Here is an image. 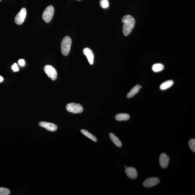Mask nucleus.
<instances>
[{
  "label": "nucleus",
  "mask_w": 195,
  "mask_h": 195,
  "mask_svg": "<svg viewBox=\"0 0 195 195\" xmlns=\"http://www.w3.org/2000/svg\"><path fill=\"white\" fill-rule=\"evenodd\" d=\"M122 22L123 24V30L124 34L126 36H128L135 26V20L132 16L127 15L124 16L122 18Z\"/></svg>",
  "instance_id": "1"
},
{
  "label": "nucleus",
  "mask_w": 195,
  "mask_h": 195,
  "mask_svg": "<svg viewBox=\"0 0 195 195\" xmlns=\"http://www.w3.org/2000/svg\"><path fill=\"white\" fill-rule=\"evenodd\" d=\"M72 40L69 36H66L63 38L61 45L62 53L64 56L68 55L71 46Z\"/></svg>",
  "instance_id": "2"
},
{
  "label": "nucleus",
  "mask_w": 195,
  "mask_h": 195,
  "mask_svg": "<svg viewBox=\"0 0 195 195\" xmlns=\"http://www.w3.org/2000/svg\"><path fill=\"white\" fill-rule=\"evenodd\" d=\"M54 13V9L53 6L50 5L46 7L42 15L43 19L47 23L51 21Z\"/></svg>",
  "instance_id": "3"
},
{
  "label": "nucleus",
  "mask_w": 195,
  "mask_h": 195,
  "mask_svg": "<svg viewBox=\"0 0 195 195\" xmlns=\"http://www.w3.org/2000/svg\"><path fill=\"white\" fill-rule=\"evenodd\" d=\"M66 109L69 112L74 113H81L83 111L82 105L74 103H70L67 105Z\"/></svg>",
  "instance_id": "4"
},
{
  "label": "nucleus",
  "mask_w": 195,
  "mask_h": 195,
  "mask_svg": "<svg viewBox=\"0 0 195 195\" xmlns=\"http://www.w3.org/2000/svg\"><path fill=\"white\" fill-rule=\"evenodd\" d=\"M44 72L49 78L52 80H55L57 78V72L53 67L49 65H47L44 67Z\"/></svg>",
  "instance_id": "5"
},
{
  "label": "nucleus",
  "mask_w": 195,
  "mask_h": 195,
  "mask_svg": "<svg viewBox=\"0 0 195 195\" xmlns=\"http://www.w3.org/2000/svg\"><path fill=\"white\" fill-rule=\"evenodd\" d=\"M26 16V10L25 8H23L15 16V23L18 25H21L23 23Z\"/></svg>",
  "instance_id": "6"
},
{
  "label": "nucleus",
  "mask_w": 195,
  "mask_h": 195,
  "mask_svg": "<svg viewBox=\"0 0 195 195\" xmlns=\"http://www.w3.org/2000/svg\"><path fill=\"white\" fill-rule=\"evenodd\" d=\"M159 178L156 177H152L147 179L143 183V185L146 188H150L157 185L159 183Z\"/></svg>",
  "instance_id": "7"
},
{
  "label": "nucleus",
  "mask_w": 195,
  "mask_h": 195,
  "mask_svg": "<svg viewBox=\"0 0 195 195\" xmlns=\"http://www.w3.org/2000/svg\"><path fill=\"white\" fill-rule=\"evenodd\" d=\"M169 156L164 153L160 154L159 158V163L161 167L165 169L167 167L170 161Z\"/></svg>",
  "instance_id": "8"
},
{
  "label": "nucleus",
  "mask_w": 195,
  "mask_h": 195,
  "mask_svg": "<svg viewBox=\"0 0 195 195\" xmlns=\"http://www.w3.org/2000/svg\"><path fill=\"white\" fill-rule=\"evenodd\" d=\"M39 124L40 126L50 131H55L58 129L57 126L54 124L52 123L46 122L45 121H41L40 122Z\"/></svg>",
  "instance_id": "9"
},
{
  "label": "nucleus",
  "mask_w": 195,
  "mask_h": 195,
  "mask_svg": "<svg viewBox=\"0 0 195 195\" xmlns=\"http://www.w3.org/2000/svg\"><path fill=\"white\" fill-rule=\"evenodd\" d=\"M83 52L88 59L89 64L93 65L94 63V55L92 51L90 48H86L83 50Z\"/></svg>",
  "instance_id": "10"
},
{
  "label": "nucleus",
  "mask_w": 195,
  "mask_h": 195,
  "mask_svg": "<svg viewBox=\"0 0 195 195\" xmlns=\"http://www.w3.org/2000/svg\"><path fill=\"white\" fill-rule=\"evenodd\" d=\"M125 172L128 177L133 179L137 178L138 176L137 172L135 168L132 166L127 167L126 168Z\"/></svg>",
  "instance_id": "11"
},
{
  "label": "nucleus",
  "mask_w": 195,
  "mask_h": 195,
  "mask_svg": "<svg viewBox=\"0 0 195 195\" xmlns=\"http://www.w3.org/2000/svg\"><path fill=\"white\" fill-rule=\"evenodd\" d=\"M141 88V86L139 85H136L127 94V97L128 98H131L135 96L136 94L139 92L140 89Z\"/></svg>",
  "instance_id": "12"
},
{
  "label": "nucleus",
  "mask_w": 195,
  "mask_h": 195,
  "mask_svg": "<svg viewBox=\"0 0 195 195\" xmlns=\"http://www.w3.org/2000/svg\"><path fill=\"white\" fill-rule=\"evenodd\" d=\"M109 136L111 141L113 142V143L115 144L116 146L119 147H121L122 143L121 142L118 138L117 137V136H116L114 134L111 133L109 134Z\"/></svg>",
  "instance_id": "13"
},
{
  "label": "nucleus",
  "mask_w": 195,
  "mask_h": 195,
  "mask_svg": "<svg viewBox=\"0 0 195 195\" xmlns=\"http://www.w3.org/2000/svg\"><path fill=\"white\" fill-rule=\"evenodd\" d=\"M130 118V116L127 113H121L116 115L115 119L117 121H126Z\"/></svg>",
  "instance_id": "14"
},
{
  "label": "nucleus",
  "mask_w": 195,
  "mask_h": 195,
  "mask_svg": "<svg viewBox=\"0 0 195 195\" xmlns=\"http://www.w3.org/2000/svg\"><path fill=\"white\" fill-rule=\"evenodd\" d=\"M174 81L169 80L165 81L160 85V88L161 90H165L171 87L174 84Z\"/></svg>",
  "instance_id": "15"
},
{
  "label": "nucleus",
  "mask_w": 195,
  "mask_h": 195,
  "mask_svg": "<svg viewBox=\"0 0 195 195\" xmlns=\"http://www.w3.org/2000/svg\"><path fill=\"white\" fill-rule=\"evenodd\" d=\"M81 133L84 135L85 136L88 137L89 139L93 140L94 142L97 141V139L95 136H93L88 131L85 129H82L81 130Z\"/></svg>",
  "instance_id": "16"
},
{
  "label": "nucleus",
  "mask_w": 195,
  "mask_h": 195,
  "mask_svg": "<svg viewBox=\"0 0 195 195\" xmlns=\"http://www.w3.org/2000/svg\"><path fill=\"white\" fill-rule=\"evenodd\" d=\"M164 68L163 64L161 63L154 64L152 67V70L154 72H158L161 71Z\"/></svg>",
  "instance_id": "17"
},
{
  "label": "nucleus",
  "mask_w": 195,
  "mask_h": 195,
  "mask_svg": "<svg viewBox=\"0 0 195 195\" xmlns=\"http://www.w3.org/2000/svg\"><path fill=\"white\" fill-rule=\"evenodd\" d=\"M100 5L103 9H107L109 6V2L108 0H101Z\"/></svg>",
  "instance_id": "18"
},
{
  "label": "nucleus",
  "mask_w": 195,
  "mask_h": 195,
  "mask_svg": "<svg viewBox=\"0 0 195 195\" xmlns=\"http://www.w3.org/2000/svg\"><path fill=\"white\" fill-rule=\"evenodd\" d=\"M10 190L7 188H0V195H9L10 194Z\"/></svg>",
  "instance_id": "19"
},
{
  "label": "nucleus",
  "mask_w": 195,
  "mask_h": 195,
  "mask_svg": "<svg viewBox=\"0 0 195 195\" xmlns=\"http://www.w3.org/2000/svg\"><path fill=\"white\" fill-rule=\"evenodd\" d=\"M189 145L190 149L193 152H195V139H191L189 142Z\"/></svg>",
  "instance_id": "20"
},
{
  "label": "nucleus",
  "mask_w": 195,
  "mask_h": 195,
  "mask_svg": "<svg viewBox=\"0 0 195 195\" xmlns=\"http://www.w3.org/2000/svg\"><path fill=\"white\" fill-rule=\"evenodd\" d=\"M12 70L14 72H17L19 71V68H18L17 65L16 63H15L12 66Z\"/></svg>",
  "instance_id": "21"
},
{
  "label": "nucleus",
  "mask_w": 195,
  "mask_h": 195,
  "mask_svg": "<svg viewBox=\"0 0 195 195\" xmlns=\"http://www.w3.org/2000/svg\"><path fill=\"white\" fill-rule=\"evenodd\" d=\"M18 63H19L20 66H21L23 67L25 66V61L23 59H20L18 61Z\"/></svg>",
  "instance_id": "22"
},
{
  "label": "nucleus",
  "mask_w": 195,
  "mask_h": 195,
  "mask_svg": "<svg viewBox=\"0 0 195 195\" xmlns=\"http://www.w3.org/2000/svg\"><path fill=\"white\" fill-rule=\"evenodd\" d=\"M4 80V79L2 77L0 76V83L2 82Z\"/></svg>",
  "instance_id": "23"
},
{
  "label": "nucleus",
  "mask_w": 195,
  "mask_h": 195,
  "mask_svg": "<svg viewBox=\"0 0 195 195\" xmlns=\"http://www.w3.org/2000/svg\"><path fill=\"white\" fill-rule=\"evenodd\" d=\"M125 166V167L126 168H127V167H128V166Z\"/></svg>",
  "instance_id": "24"
},
{
  "label": "nucleus",
  "mask_w": 195,
  "mask_h": 195,
  "mask_svg": "<svg viewBox=\"0 0 195 195\" xmlns=\"http://www.w3.org/2000/svg\"><path fill=\"white\" fill-rule=\"evenodd\" d=\"M78 1H80V0H78Z\"/></svg>",
  "instance_id": "25"
},
{
  "label": "nucleus",
  "mask_w": 195,
  "mask_h": 195,
  "mask_svg": "<svg viewBox=\"0 0 195 195\" xmlns=\"http://www.w3.org/2000/svg\"><path fill=\"white\" fill-rule=\"evenodd\" d=\"M1 1V0H0V1Z\"/></svg>",
  "instance_id": "26"
}]
</instances>
